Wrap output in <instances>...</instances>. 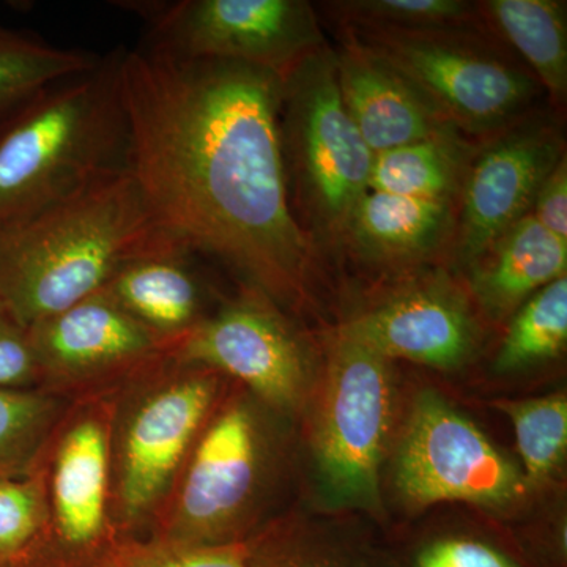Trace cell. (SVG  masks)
Masks as SVG:
<instances>
[{
    "label": "cell",
    "instance_id": "f546056e",
    "mask_svg": "<svg viewBox=\"0 0 567 567\" xmlns=\"http://www.w3.org/2000/svg\"><path fill=\"white\" fill-rule=\"evenodd\" d=\"M404 567H529L516 551L480 536L445 535L417 544Z\"/></svg>",
    "mask_w": 567,
    "mask_h": 567
},
{
    "label": "cell",
    "instance_id": "8992f818",
    "mask_svg": "<svg viewBox=\"0 0 567 567\" xmlns=\"http://www.w3.org/2000/svg\"><path fill=\"white\" fill-rule=\"evenodd\" d=\"M112 395L70 404L41 450L44 527L25 567H99L125 539L112 511Z\"/></svg>",
    "mask_w": 567,
    "mask_h": 567
},
{
    "label": "cell",
    "instance_id": "7402d4cb",
    "mask_svg": "<svg viewBox=\"0 0 567 567\" xmlns=\"http://www.w3.org/2000/svg\"><path fill=\"white\" fill-rule=\"evenodd\" d=\"M99 59L0 22V123L48 85L91 69Z\"/></svg>",
    "mask_w": 567,
    "mask_h": 567
},
{
    "label": "cell",
    "instance_id": "4fadbf2b",
    "mask_svg": "<svg viewBox=\"0 0 567 567\" xmlns=\"http://www.w3.org/2000/svg\"><path fill=\"white\" fill-rule=\"evenodd\" d=\"M171 357L215 369L276 412H293L305 399V347L275 301L252 287L213 311Z\"/></svg>",
    "mask_w": 567,
    "mask_h": 567
},
{
    "label": "cell",
    "instance_id": "d6986e66",
    "mask_svg": "<svg viewBox=\"0 0 567 567\" xmlns=\"http://www.w3.org/2000/svg\"><path fill=\"white\" fill-rule=\"evenodd\" d=\"M475 264L480 265L475 289L481 301L502 316L566 276L567 241L548 233L528 213Z\"/></svg>",
    "mask_w": 567,
    "mask_h": 567
},
{
    "label": "cell",
    "instance_id": "e0dca14e",
    "mask_svg": "<svg viewBox=\"0 0 567 567\" xmlns=\"http://www.w3.org/2000/svg\"><path fill=\"white\" fill-rule=\"evenodd\" d=\"M197 257L192 246L167 234L103 289L169 354L212 315Z\"/></svg>",
    "mask_w": 567,
    "mask_h": 567
},
{
    "label": "cell",
    "instance_id": "ac0fdd59",
    "mask_svg": "<svg viewBox=\"0 0 567 567\" xmlns=\"http://www.w3.org/2000/svg\"><path fill=\"white\" fill-rule=\"evenodd\" d=\"M453 230L451 203L369 189L354 205L346 237L380 262H409L434 252Z\"/></svg>",
    "mask_w": 567,
    "mask_h": 567
},
{
    "label": "cell",
    "instance_id": "9a60e30c",
    "mask_svg": "<svg viewBox=\"0 0 567 567\" xmlns=\"http://www.w3.org/2000/svg\"><path fill=\"white\" fill-rule=\"evenodd\" d=\"M334 66L346 110L375 155L456 130L412 82L360 40L342 44Z\"/></svg>",
    "mask_w": 567,
    "mask_h": 567
},
{
    "label": "cell",
    "instance_id": "d4e9b609",
    "mask_svg": "<svg viewBox=\"0 0 567 567\" xmlns=\"http://www.w3.org/2000/svg\"><path fill=\"white\" fill-rule=\"evenodd\" d=\"M513 421L517 450L527 487L540 486L561 465L567 447V399L565 393L527 401H496Z\"/></svg>",
    "mask_w": 567,
    "mask_h": 567
},
{
    "label": "cell",
    "instance_id": "5bb4252c",
    "mask_svg": "<svg viewBox=\"0 0 567 567\" xmlns=\"http://www.w3.org/2000/svg\"><path fill=\"white\" fill-rule=\"evenodd\" d=\"M561 137L548 125H513L470 163L462 186L457 254L475 264L532 212L536 194L563 158Z\"/></svg>",
    "mask_w": 567,
    "mask_h": 567
},
{
    "label": "cell",
    "instance_id": "d6a6232c",
    "mask_svg": "<svg viewBox=\"0 0 567 567\" xmlns=\"http://www.w3.org/2000/svg\"><path fill=\"white\" fill-rule=\"evenodd\" d=\"M0 567H2V566H0Z\"/></svg>",
    "mask_w": 567,
    "mask_h": 567
},
{
    "label": "cell",
    "instance_id": "8fae6325",
    "mask_svg": "<svg viewBox=\"0 0 567 567\" xmlns=\"http://www.w3.org/2000/svg\"><path fill=\"white\" fill-rule=\"evenodd\" d=\"M37 388L73 402L114 394L169 357L142 324L100 290L29 327Z\"/></svg>",
    "mask_w": 567,
    "mask_h": 567
},
{
    "label": "cell",
    "instance_id": "9c48e42d",
    "mask_svg": "<svg viewBox=\"0 0 567 567\" xmlns=\"http://www.w3.org/2000/svg\"><path fill=\"white\" fill-rule=\"evenodd\" d=\"M145 25L141 47L182 59L246 63L284 78L324 47L303 0H118Z\"/></svg>",
    "mask_w": 567,
    "mask_h": 567
},
{
    "label": "cell",
    "instance_id": "484cf974",
    "mask_svg": "<svg viewBox=\"0 0 567 567\" xmlns=\"http://www.w3.org/2000/svg\"><path fill=\"white\" fill-rule=\"evenodd\" d=\"M360 29L472 31L480 7L465 0H350L336 2Z\"/></svg>",
    "mask_w": 567,
    "mask_h": 567
},
{
    "label": "cell",
    "instance_id": "44dd1931",
    "mask_svg": "<svg viewBox=\"0 0 567 567\" xmlns=\"http://www.w3.org/2000/svg\"><path fill=\"white\" fill-rule=\"evenodd\" d=\"M488 20L532 66L551 95L567 91L566 3L557 0H488Z\"/></svg>",
    "mask_w": 567,
    "mask_h": 567
},
{
    "label": "cell",
    "instance_id": "f1b7e54d",
    "mask_svg": "<svg viewBox=\"0 0 567 567\" xmlns=\"http://www.w3.org/2000/svg\"><path fill=\"white\" fill-rule=\"evenodd\" d=\"M252 567H394L385 559L341 548L305 543L281 527H271L248 540Z\"/></svg>",
    "mask_w": 567,
    "mask_h": 567
},
{
    "label": "cell",
    "instance_id": "1f68e13d",
    "mask_svg": "<svg viewBox=\"0 0 567 567\" xmlns=\"http://www.w3.org/2000/svg\"><path fill=\"white\" fill-rule=\"evenodd\" d=\"M529 215L548 233L567 241V162L555 166L536 194Z\"/></svg>",
    "mask_w": 567,
    "mask_h": 567
},
{
    "label": "cell",
    "instance_id": "ba28073f",
    "mask_svg": "<svg viewBox=\"0 0 567 567\" xmlns=\"http://www.w3.org/2000/svg\"><path fill=\"white\" fill-rule=\"evenodd\" d=\"M361 43L379 52L457 132L511 128L535 102L539 84L472 31L357 29Z\"/></svg>",
    "mask_w": 567,
    "mask_h": 567
},
{
    "label": "cell",
    "instance_id": "ffe728a7",
    "mask_svg": "<svg viewBox=\"0 0 567 567\" xmlns=\"http://www.w3.org/2000/svg\"><path fill=\"white\" fill-rule=\"evenodd\" d=\"M473 155L457 130L377 153L369 189L445 200L462 193Z\"/></svg>",
    "mask_w": 567,
    "mask_h": 567
},
{
    "label": "cell",
    "instance_id": "7a4b0ae2",
    "mask_svg": "<svg viewBox=\"0 0 567 567\" xmlns=\"http://www.w3.org/2000/svg\"><path fill=\"white\" fill-rule=\"evenodd\" d=\"M128 169L0 227V301L24 327L103 290L166 237Z\"/></svg>",
    "mask_w": 567,
    "mask_h": 567
},
{
    "label": "cell",
    "instance_id": "5b68a950",
    "mask_svg": "<svg viewBox=\"0 0 567 567\" xmlns=\"http://www.w3.org/2000/svg\"><path fill=\"white\" fill-rule=\"evenodd\" d=\"M281 142L298 224L315 233L312 241L319 233L346 237L354 205L369 192L375 153L346 110L327 47L282 78Z\"/></svg>",
    "mask_w": 567,
    "mask_h": 567
},
{
    "label": "cell",
    "instance_id": "4316f807",
    "mask_svg": "<svg viewBox=\"0 0 567 567\" xmlns=\"http://www.w3.org/2000/svg\"><path fill=\"white\" fill-rule=\"evenodd\" d=\"M44 527V503L35 476L0 477V566L25 567Z\"/></svg>",
    "mask_w": 567,
    "mask_h": 567
},
{
    "label": "cell",
    "instance_id": "2e32d148",
    "mask_svg": "<svg viewBox=\"0 0 567 567\" xmlns=\"http://www.w3.org/2000/svg\"><path fill=\"white\" fill-rule=\"evenodd\" d=\"M342 336L386 358L436 369L464 363L475 346V324L446 290H409L347 323Z\"/></svg>",
    "mask_w": 567,
    "mask_h": 567
},
{
    "label": "cell",
    "instance_id": "cb8c5ba5",
    "mask_svg": "<svg viewBox=\"0 0 567 567\" xmlns=\"http://www.w3.org/2000/svg\"><path fill=\"white\" fill-rule=\"evenodd\" d=\"M566 341L567 278L561 276L522 306L496 357V369L514 371L557 357Z\"/></svg>",
    "mask_w": 567,
    "mask_h": 567
},
{
    "label": "cell",
    "instance_id": "52a82bcc",
    "mask_svg": "<svg viewBox=\"0 0 567 567\" xmlns=\"http://www.w3.org/2000/svg\"><path fill=\"white\" fill-rule=\"evenodd\" d=\"M252 395L227 391L183 466L153 537L192 546H230L252 536L265 439Z\"/></svg>",
    "mask_w": 567,
    "mask_h": 567
},
{
    "label": "cell",
    "instance_id": "3957f363",
    "mask_svg": "<svg viewBox=\"0 0 567 567\" xmlns=\"http://www.w3.org/2000/svg\"><path fill=\"white\" fill-rule=\"evenodd\" d=\"M123 48L0 123V227L128 169Z\"/></svg>",
    "mask_w": 567,
    "mask_h": 567
},
{
    "label": "cell",
    "instance_id": "603a6c76",
    "mask_svg": "<svg viewBox=\"0 0 567 567\" xmlns=\"http://www.w3.org/2000/svg\"><path fill=\"white\" fill-rule=\"evenodd\" d=\"M69 406L40 388L0 390V477L31 475Z\"/></svg>",
    "mask_w": 567,
    "mask_h": 567
},
{
    "label": "cell",
    "instance_id": "83f0119b",
    "mask_svg": "<svg viewBox=\"0 0 567 567\" xmlns=\"http://www.w3.org/2000/svg\"><path fill=\"white\" fill-rule=\"evenodd\" d=\"M99 567H252L248 543L192 546L159 537L123 539Z\"/></svg>",
    "mask_w": 567,
    "mask_h": 567
},
{
    "label": "cell",
    "instance_id": "4dcf8cb0",
    "mask_svg": "<svg viewBox=\"0 0 567 567\" xmlns=\"http://www.w3.org/2000/svg\"><path fill=\"white\" fill-rule=\"evenodd\" d=\"M37 382L29 328L0 301V390L37 388Z\"/></svg>",
    "mask_w": 567,
    "mask_h": 567
},
{
    "label": "cell",
    "instance_id": "7c38bea8",
    "mask_svg": "<svg viewBox=\"0 0 567 567\" xmlns=\"http://www.w3.org/2000/svg\"><path fill=\"white\" fill-rule=\"evenodd\" d=\"M410 505L442 502L498 506L527 491L524 475L472 421L436 394L417 398L395 466Z\"/></svg>",
    "mask_w": 567,
    "mask_h": 567
},
{
    "label": "cell",
    "instance_id": "277c9868",
    "mask_svg": "<svg viewBox=\"0 0 567 567\" xmlns=\"http://www.w3.org/2000/svg\"><path fill=\"white\" fill-rule=\"evenodd\" d=\"M230 380L166 357L112 395V511L125 539L151 537Z\"/></svg>",
    "mask_w": 567,
    "mask_h": 567
},
{
    "label": "cell",
    "instance_id": "30bf717a",
    "mask_svg": "<svg viewBox=\"0 0 567 567\" xmlns=\"http://www.w3.org/2000/svg\"><path fill=\"white\" fill-rule=\"evenodd\" d=\"M390 361L346 336L336 342L316 429L324 492L336 505L375 511L391 425Z\"/></svg>",
    "mask_w": 567,
    "mask_h": 567
},
{
    "label": "cell",
    "instance_id": "6da1fadb",
    "mask_svg": "<svg viewBox=\"0 0 567 567\" xmlns=\"http://www.w3.org/2000/svg\"><path fill=\"white\" fill-rule=\"evenodd\" d=\"M128 173L166 233L295 303L316 244L295 218L281 142L282 78L246 63L123 48Z\"/></svg>",
    "mask_w": 567,
    "mask_h": 567
}]
</instances>
